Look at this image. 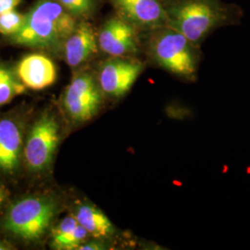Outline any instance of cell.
Returning <instances> with one entry per match:
<instances>
[{"mask_svg": "<svg viewBox=\"0 0 250 250\" xmlns=\"http://www.w3.org/2000/svg\"><path fill=\"white\" fill-rule=\"evenodd\" d=\"M77 24L76 17L58 0H39L25 14L21 29L9 36V41L14 45L60 53Z\"/></svg>", "mask_w": 250, "mask_h": 250, "instance_id": "obj_1", "label": "cell"}, {"mask_svg": "<svg viewBox=\"0 0 250 250\" xmlns=\"http://www.w3.org/2000/svg\"><path fill=\"white\" fill-rule=\"evenodd\" d=\"M167 26L198 45L212 31L230 24L237 16L235 8L221 0H161Z\"/></svg>", "mask_w": 250, "mask_h": 250, "instance_id": "obj_2", "label": "cell"}, {"mask_svg": "<svg viewBox=\"0 0 250 250\" xmlns=\"http://www.w3.org/2000/svg\"><path fill=\"white\" fill-rule=\"evenodd\" d=\"M147 54L161 69L184 80H196L199 50L197 45L178 31L167 25L151 31Z\"/></svg>", "mask_w": 250, "mask_h": 250, "instance_id": "obj_3", "label": "cell"}, {"mask_svg": "<svg viewBox=\"0 0 250 250\" xmlns=\"http://www.w3.org/2000/svg\"><path fill=\"white\" fill-rule=\"evenodd\" d=\"M59 210L60 202L52 196L23 197L9 207L2 227L22 241H38L48 231Z\"/></svg>", "mask_w": 250, "mask_h": 250, "instance_id": "obj_4", "label": "cell"}, {"mask_svg": "<svg viewBox=\"0 0 250 250\" xmlns=\"http://www.w3.org/2000/svg\"><path fill=\"white\" fill-rule=\"evenodd\" d=\"M105 95L94 72L80 70L63 94L64 113L72 125H81L97 116L104 105Z\"/></svg>", "mask_w": 250, "mask_h": 250, "instance_id": "obj_5", "label": "cell"}, {"mask_svg": "<svg viewBox=\"0 0 250 250\" xmlns=\"http://www.w3.org/2000/svg\"><path fill=\"white\" fill-rule=\"evenodd\" d=\"M61 139V126L56 116L45 112L31 126L23 146V162L34 173H44L52 165Z\"/></svg>", "mask_w": 250, "mask_h": 250, "instance_id": "obj_6", "label": "cell"}, {"mask_svg": "<svg viewBox=\"0 0 250 250\" xmlns=\"http://www.w3.org/2000/svg\"><path fill=\"white\" fill-rule=\"evenodd\" d=\"M146 64L136 57H109L99 65L98 81L105 97L124 98L143 73Z\"/></svg>", "mask_w": 250, "mask_h": 250, "instance_id": "obj_7", "label": "cell"}, {"mask_svg": "<svg viewBox=\"0 0 250 250\" xmlns=\"http://www.w3.org/2000/svg\"><path fill=\"white\" fill-rule=\"evenodd\" d=\"M138 30L117 16L107 20L99 34V48L110 57H136L140 53Z\"/></svg>", "mask_w": 250, "mask_h": 250, "instance_id": "obj_8", "label": "cell"}, {"mask_svg": "<svg viewBox=\"0 0 250 250\" xmlns=\"http://www.w3.org/2000/svg\"><path fill=\"white\" fill-rule=\"evenodd\" d=\"M119 17L138 31L151 32L167 25L165 9L161 0H110Z\"/></svg>", "mask_w": 250, "mask_h": 250, "instance_id": "obj_9", "label": "cell"}, {"mask_svg": "<svg viewBox=\"0 0 250 250\" xmlns=\"http://www.w3.org/2000/svg\"><path fill=\"white\" fill-rule=\"evenodd\" d=\"M24 128L14 116L0 117V171L13 175L23 161Z\"/></svg>", "mask_w": 250, "mask_h": 250, "instance_id": "obj_10", "label": "cell"}, {"mask_svg": "<svg viewBox=\"0 0 250 250\" xmlns=\"http://www.w3.org/2000/svg\"><path fill=\"white\" fill-rule=\"evenodd\" d=\"M99 38L95 29L88 22L82 21L66 40L63 54L67 64L72 69H77L92 60L99 53Z\"/></svg>", "mask_w": 250, "mask_h": 250, "instance_id": "obj_11", "label": "cell"}, {"mask_svg": "<svg viewBox=\"0 0 250 250\" xmlns=\"http://www.w3.org/2000/svg\"><path fill=\"white\" fill-rule=\"evenodd\" d=\"M16 73L19 79L32 90L45 89L57 79V68L53 62L43 54H30L19 62Z\"/></svg>", "mask_w": 250, "mask_h": 250, "instance_id": "obj_12", "label": "cell"}, {"mask_svg": "<svg viewBox=\"0 0 250 250\" xmlns=\"http://www.w3.org/2000/svg\"><path fill=\"white\" fill-rule=\"evenodd\" d=\"M72 214L94 238L113 240L119 231L99 208L88 200H79L72 207Z\"/></svg>", "mask_w": 250, "mask_h": 250, "instance_id": "obj_13", "label": "cell"}, {"mask_svg": "<svg viewBox=\"0 0 250 250\" xmlns=\"http://www.w3.org/2000/svg\"><path fill=\"white\" fill-rule=\"evenodd\" d=\"M26 86L19 79L16 72L0 65V107L23 94Z\"/></svg>", "mask_w": 250, "mask_h": 250, "instance_id": "obj_14", "label": "cell"}, {"mask_svg": "<svg viewBox=\"0 0 250 250\" xmlns=\"http://www.w3.org/2000/svg\"><path fill=\"white\" fill-rule=\"evenodd\" d=\"M89 238H92L89 232L78 224L74 230L61 237L52 239L51 247L54 250H78L83 243L89 240Z\"/></svg>", "mask_w": 250, "mask_h": 250, "instance_id": "obj_15", "label": "cell"}, {"mask_svg": "<svg viewBox=\"0 0 250 250\" xmlns=\"http://www.w3.org/2000/svg\"><path fill=\"white\" fill-rule=\"evenodd\" d=\"M25 22V14L15 9L0 13V34L10 36L17 34Z\"/></svg>", "mask_w": 250, "mask_h": 250, "instance_id": "obj_16", "label": "cell"}, {"mask_svg": "<svg viewBox=\"0 0 250 250\" xmlns=\"http://www.w3.org/2000/svg\"><path fill=\"white\" fill-rule=\"evenodd\" d=\"M78 222L75 219V217L72 214H70L67 217L62 219L60 223L53 226L51 230V234H52V239L61 237L62 235H65L66 233L71 232L76 228L78 225Z\"/></svg>", "mask_w": 250, "mask_h": 250, "instance_id": "obj_17", "label": "cell"}, {"mask_svg": "<svg viewBox=\"0 0 250 250\" xmlns=\"http://www.w3.org/2000/svg\"><path fill=\"white\" fill-rule=\"evenodd\" d=\"M111 245L109 244V240L100 239V238H94L89 239L85 243H83L78 250H109Z\"/></svg>", "mask_w": 250, "mask_h": 250, "instance_id": "obj_18", "label": "cell"}, {"mask_svg": "<svg viewBox=\"0 0 250 250\" xmlns=\"http://www.w3.org/2000/svg\"><path fill=\"white\" fill-rule=\"evenodd\" d=\"M21 0H0V13L15 9Z\"/></svg>", "mask_w": 250, "mask_h": 250, "instance_id": "obj_19", "label": "cell"}, {"mask_svg": "<svg viewBox=\"0 0 250 250\" xmlns=\"http://www.w3.org/2000/svg\"><path fill=\"white\" fill-rule=\"evenodd\" d=\"M8 197H9L8 190L4 187V185L0 182V209L3 208L6 200L8 199Z\"/></svg>", "mask_w": 250, "mask_h": 250, "instance_id": "obj_20", "label": "cell"}, {"mask_svg": "<svg viewBox=\"0 0 250 250\" xmlns=\"http://www.w3.org/2000/svg\"><path fill=\"white\" fill-rule=\"evenodd\" d=\"M13 246L9 244V242L5 241L3 239H0V250H13Z\"/></svg>", "mask_w": 250, "mask_h": 250, "instance_id": "obj_21", "label": "cell"}]
</instances>
